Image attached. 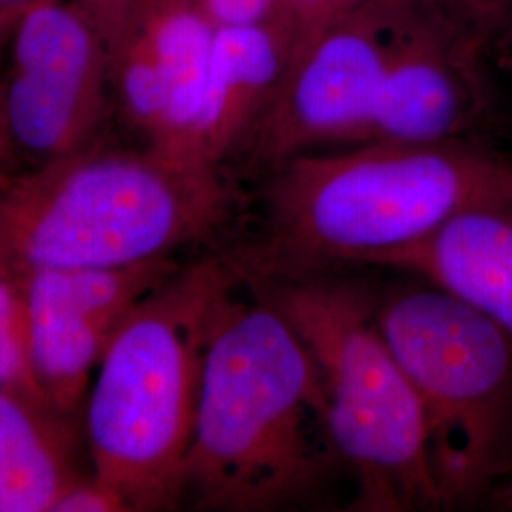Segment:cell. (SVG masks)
Wrapping results in <instances>:
<instances>
[{
	"mask_svg": "<svg viewBox=\"0 0 512 512\" xmlns=\"http://www.w3.org/2000/svg\"><path fill=\"white\" fill-rule=\"evenodd\" d=\"M217 27L255 25L274 19L279 0H198Z\"/></svg>",
	"mask_w": 512,
	"mask_h": 512,
	"instance_id": "18",
	"label": "cell"
},
{
	"mask_svg": "<svg viewBox=\"0 0 512 512\" xmlns=\"http://www.w3.org/2000/svg\"><path fill=\"white\" fill-rule=\"evenodd\" d=\"M285 315L315 361L330 437L355 484L349 509H442L420 399L374 313V294L334 272L241 281Z\"/></svg>",
	"mask_w": 512,
	"mask_h": 512,
	"instance_id": "5",
	"label": "cell"
},
{
	"mask_svg": "<svg viewBox=\"0 0 512 512\" xmlns=\"http://www.w3.org/2000/svg\"><path fill=\"white\" fill-rule=\"evenodd\" d=\"M492 54L501 55V57H509L512 54V0L495 31Z\"/></svg>",
	"mask_w": 512,
	"mask_h": 512,
	"instance_id": "21",
	"label": "cell"
},
{
	"mask_svg": "<svg viewBox=\"0 0 512 512\" xmlns=\"http://www.w3.org/2000/svg\"><path fill=\"white\" fill-rule=\"evenodd\" d=\"M490 55L482 38L435 2L412 0L393 38L363 143L484 139L495 110Z\"/></svg>",
	"mask_w": 512,
	"mask_h": 512,
	"instance_id": "9",
	"label": "cell"
},
{
	"mask_svg": "<svg viewBox=\"0 0 512 512\" xmlns=\"http://www.w3.org/2000/svg\"><path fill=\"white\" fill-rule=\"evenodd\" d=\"M501 490H503V492H499V494H501V503L512 507V475L509 476L507 484H505Z\"/></svg>",
	"mask_w": 512,
	"mask_h": 512,
	"instance_id": "24",
	"label": "cell"
},
{
	"mask_svg": "<svg viewBox=\"0 0 512 512\" xmlns=\"http://www.w3.org/2000/svg\"><path fill=\"white\" fill-rule=\"evenodd\" d=\"M23 380L33 384L23 327V298L0 275V389L14 391V385Z\"/></svg>",
	"mask_w": 512,
	"mask_h": 512,
	"instance_id": "15",
	"label": "cell"
},
{
	"mask_svg": "<svg viewBox=\"0 0 512 512\" xmlns=\"http://www.w3.org/2000/svg\"><path fill=\"white\" fill-rule=\"evenodd\" d=\"M236 281L230 262L169 277L110 336L86 420L97 482L122 505L156 507L183 494L207 330Z\"/></svg>",
	"mask_w": 512,
	"mask_h": 512,
	"instance_id": "3",
	"label": "cell"
},
{
	"mask_svg": "<svg viewBox=\"0 0 512 512\" xmlns=\"http://www.w3.org/2000/svg\"><path fill=\"white\" fill-rule=\"evenodd\" d=\"M74 4L92 19L99 33L105 38L107 48L120 35L128 21L135 0H73Z\"/></svg>",
	"mask_w": 512,
	"mask_h": 512,
	"instance_id": "19",
	"label": "cell"
},
{
	"mask_svg": "<svg viewBox=\"0 0 512 512\" xmlns=\"http://www.w3.org/2000/svg\"><path fill=\"white\" fill-rule=\"evenodd\" d=\"M215 33L198 0H135L109 46V92L147 150L202 165L194 137Z\"/></svg>",
	"mask_w": 512,
	"mask_h": 512,
	"instance_id": "10",
	"label": "cell"
},
{
	"mask_svg": "<svg viewBox=\"0 0 512 512\" xmlns=\"http://www.w3.org/2000/svg\"><path fill=\"white\" fill-rule=\"evenodd\" d=\"M412 0H365L294 54L234 162L262 179L298 156L361 145Z\"/></svg>",
	"mask_w": 512,
	"mask_h": 512,
	"instance_id": "7",
	"label": "cell"
},
{
	"mask_svg": "<svg viewBox=\"0 0 512 512\" xmlns=\"http://www.w3.org/2000/svg\"><path fill=\"white\" fill-rule=\"evenodd\" d=\"M38 2H42V0H0V12L16 21L23 12H27Z\"/></svg>",
	"mask_w": 512,
	"mask_h": 512,
	"instance_id": "22",
	"label": "cell"
},
{
	"mask_svg": "<svg viewBox=\"0 0 512 512\" xmlns=\"http://www.w3.org/2000/svg\"><path fill=\"white\" fill-rule=\"evenodd\" d=\"M67 484L27 404L0 389V512L52 511Z\"/></svg>",
	"mask_w": 512,
	"mask_h": 512,
	"instance_id": "14",
	"label": "cell"
},
{
	"mask_svg": "<svg viewBox=\"0 0 512 512\" xmlns=\"http://www.w3.org/2000/svg\"><path fill=\"white\" fill-rule=\"evenodd\" d=\"M256 238L230 258L239 281L368 264L476 209H512V156L484 139L363 143L311 152L264 177Z\"/></svg>",
	"mask_w": 512,
	"mask_h": 512,
	"instance_id": "1",
	"label": "cell"
},
{
	"mask_svg": "<svg viewBox=\"0 0 512 512\" xmlns=\"http://www.w3.org/2000/svg\"><path fill=\"white\" fill-rule=\"evenodd\" d=\"M444 12H448L461 25L471 29L476 37L482 38L490 52L495 31L511 0H431Z\"/></svg>",
	"mask_w": 512,
	"mask_h": 512,
	"instance_id": "17",
	"label": "cell"
},
{
	"mask_svg": "<svg viewBox=\"0 0 512 512\" xmlns=\"http://www.w3.org/2000/svg\"><path fill=\"white\" fill-rule=\"evenodd\" d=\"M14 23H16L14 19H10L0 12V59H2V52H4V48H6V42H8V37H10V31H12ZM2 141H4V139H2V135H0V143H2Z\"/></svg>",
	"mask_w": 512,
	"mask_h": 512,
	"instance_id": "23",
	"label": "cell"
},
{
	"mask_svg": "<svg viewBox=\"0 0 512 512\" xmlns=\"http://www.w3.org/2000/svg\"><path fill=\"white\" fill-rule=\"evenodd\" d=\"M0 135L50 164L82 147L109 92V48L73 0L23 12L2 52Z\"/></svg>",
	"mask_w": 512,
	"mask_h": 512,
	"instance_id": "8",
	"label": "cell"
},
{
	"mask_svg": "<svg viewBox=\"0 0 512 512\" xmlns=\"http://www.w3.org/2000/svg\"><path fill=\"white\" fill-rule=\"evenodd\" d=\"M509 59H511V61H512V54H511V55H509Z\"/></svg>",
	"mask_w": 512,
	"mask_h": 512,
	"instance_id": "25",
	"label": "cell"
},
{
	"mask_svg": "<svg viewBox=\"0 0 512 512\" xmlns=\"http://www.w3.org/2000/svg\"><path fill=\"white\" fill-rule=\"evenodd\" d=\"M122 509V501L97 482L95 488H65L59 495L52 511L61 512H103Z\"/></svg>",
	"mask_w": 512,
	"mask_h": 512,
	"instance_id": "20",
	"label": "cell"
},
{
	"mask_svg": "<svg viewBox=\"0 0 512 512\" xmlns=\"http://www.w3.org/2000/svg\"><path fill=\"white\" fill-rule=\"evenodd\" d=\"M171 274L165 258L116 270L29 272L21 298L33 384L55 403L76 401L122 319Z\"/></svg>",
	"mask_w": 512,
	"mask_h": 512,
	"instance_id": "11",
	"label": "cell"
},
{
	"mask_svg": "<svg viewBox=\"0 0 512 512\" xmlns=\"http://www.w3.org/2000/svg\"><path fill=\"white\" fill-rule=\"evenodd\" d=\"M293 59V40L279 19L217 27L194 137L198 164L232 162L270 105Z\"/></svg>",
	"mask_w": 512,
	"mask_h": 512,
	"instance_id": "12",
	"label": "cell"
},
{
	"mask_svg": "<svg viewBox=\"0 0 512 512\" xmlns=\"http://www.w3.org/2000/svg\"><path fill=\"white\" fill-rule=\"evenodd\" d=\"M374 313L420 399L440 507L512 475V336L431 283L374 294Z\"/></svg>",
	"mask_w": 512,
	"mask_h": 512,
	"instance_id": "6",
	"label": "cell"
},
{
	"mask_svg": "<svg viewBox=\"0 0 512 512\" xmlns=\"http://www.w3.org/2000/svg\"><path fill=\"white\" fill-rule=\"evenodd\" d=\"M368 264L418 275L512 336V209H476Z\"/></svg>",
	"mask_w": 512,
	"mask_h": 512,
	"instance_id": "13",
	"label": "cell"
},
{
	"mask_svg": "<svg viewBox=\"0 0 512 512\" xmlns=\"http://www.w3.org/2000/svg\"><path fill=\"white\" fill-rule=\"evenodd\" d=\"M228 287L203 349L183 492L224 511H279L323 494L344 469L319 368L285 315Z\"/></svg>",
	"mask_w": 512,
	"mask_h": 512,
	"instance_id": "2",
	"label": "cell"
},
{
	"mask_svg": "<svg viewBox=\"0 0 512 512\" xmlns=\"http://www.w3.org/2000/svg\"><path fill=\"white\" fill-rule=\"evenodd\" d=\"M232 192L222 171L152 150L74 152L19 184L6 241L33 270H116L164 260L213 232Z\"/></svg>",
	"mask_w": 512,
	"mask_h": 512,
	"instance_id": "4",
	"label": "cell"
},
{
	"mask_svg": "<svg viewBox=\"0 0 512 512\" xmlns=\"http://www.w3.org/2000/svg\"><path fill=\"white\" fill-rule=\"evenodd\" d=\"M346 14V0H279V19L293 40V57L325 25Z\"/></svg>",
	"mask_w": 512,
	"mask_h": 512,
	"instance_id": "16",
	"label": "cell"
}]
</instances>
